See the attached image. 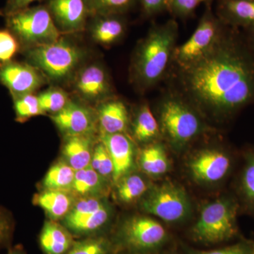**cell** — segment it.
Listing matches in <instances>:
<instances>
[{
    "label": "cell",
    "mask_w": 254,
    "mask_h": 254,
    "mask_svg": "<svg viewBox=\"0 0 254 254\" xmlns=\"http://www.w3.org/2000/svg\"><path fill=\"white\" fill-rule=\"evenodd\" d=\"M166 79L204 117L231 118L254 103V53L238 28L227 26L206 55L172 67Z\"/></svg>",
    "instance_id": "cell-1"
},
{
    "label": "cell",
    "mask_w": 254,
    "mask_h": 254,
    "mask_svg": "<svg viewBox=\"0 0 254 254\" xmlns=\"http://www.w3.org/2000/svg\"><path fill=\"white\" fill-rule=\"evenodd\" d=\"M179 25L175 18L153 24L133 51L129 79L140 93H145L166 79L177 46Z\"/></svg>",
    "instance_id": "cell-2"
},
{
    "label": "cell",
    "mask_w": 254,
    "mask_h": 254,
    "mask_svg": "<svg viewBox=\"0 0 254 254\" xmlns=\"http://www.w3.org/2000/svg\"><path fill=\"white\" fill-rule=\"evenodd\" d=\"M157 113L161 136L180 149L206 131L204 118L178 92L168 88L160 95Z\"/></svg>",
    "instance_id": "cell-3"
},
{
    "label": "cell",
    "mask_w": 254,
    "mask_h": 254,
    "mask_svg": "<svg viewBox=\"0 0 254 254\" xmlns=\"http://www.w3.org/2000/svg\"><path fill=\"white\" fill-rule=\"evenodd\" d=\"M24 50L28 63L56 82L67 81L73 76L84 56L79 47L62 37L53 43Z\"/></svg>",
    "instance_id": "cell-4"
},
{
    "label": "cell",
    "mask_w": 254,
    "mask_h": 254,
    "mask_svg": "<svg viewBox=\"0 0 254 254\" xmlns=\"http://www.w3.org/2000/svg\"><path fill=\"white\" fill-rule=\"evenodd\" d=\"M240 210L235 196L222 197L205 205L192 230L193 237L209 244L232 240L239 234L237 215Z\"/></svg>",
    "instance_id": "cell-5"
},
{
    "label": "cell",
    "mask_w": 254,
    "mask_h": 254,
    "mask_svg": "<svg viewBox=\"0 0 254 254\" xmlns=\"http://www.w3.org/2000/svg\"><path fill=\"white\" fill-rule=\"evenodd\" d=\"M6 26L25 48L53 43L61 37L46 5L26 8L6 16Z\"/></svg>",
    "instance_id": "cell-6"
},
{
    "label": "cell",
    "mask_w": 254,
    "mask_h": 254,
    "mask_svg": "<svg viewBox=\"0 0 254 254\" xmlns=\"http://www.w3.org/2000/svg\"><path fill=\"white\" fill-rule=\"evenodd\" d=\"M227 26L213 11L211 1L207 2L195 31L186 42L177 46L172 67H184L204 56L218 43Z\"/></svg>",
    "instance_id": "cell-7"
},
{
    "label": "cell",
    "mask_w": 254,
    "mask_h": 254,
    "mask_svg": "<svg viewBox=\"0 0 254 254\" xmlns=\"http://www.w3.org/2000/svg\"><path fill=\"white\" fill-rule=\"evenodd\" d=\"M141 207L147 213L168 222L183 220L190 210L185 190L171 183L163 184L150 190L142 200Z\"/></svg>",
    "instance_id": "cell-8"
},
{
    "label": "cell",
    "mask_w": 254,
    "mask_h": 254,
    "mask_svg": "<svg viewBox=\"0 0 254 254\" xmlns=\"http://www.w3.org/2000/svg\"><path fill=\"white\" fill-rule=\"evenodd\" d=\"M233 167V156L221 148H206L197 152L189 163L195 180L205 183L218 182L227 177Z\"/></svg>",
    "instance_id": "cell-9"
},
{
    "label": "cell",
    "mask_w": 254,
    "mask_h": 254,
    "mask_svg": "<svg viewBox=\"0 0 254 254\" xmlns=\"http://www.w3.org/2000/svg\"><path fill=\"white\" fill-rule=\"evenodd\" d=\"M0 83L15 97L34 93L46 83V78L29 63L9 61L0 63Z\"/></svg>",
    "instance_id": "cell-10"
},
{
    "label": "cell",
    "mask_w": 254,
    "mask_h": 254,
    "mask_svg": "<svg viewBox=\"0 0 254 254\" xmlns=\"http://www.w3.org/2000/svg\"><path fill=\"white\" fill-rule=\"evenodd\" d=\"M122 237L127 246L139 251L157 248L166 238V232L159 222L147 217H133L124 224Z\"/></svg>",
    "instance_id": "cell-11"
},
{
    "label": "cell",
    "mask_w": 254,
    "mask_h": 254,
    "mask_svg": "<svg viewBox=\"0 0 254 254\" xmlns=\"http://www.w3.org/2000/svg\"><path fill=\"white\" fill-rule=\"evenodd\" d=\"M74 86L82 99L91 103H100L115 97L109 75L99 64L81 68L76 75Z\"/></svg>",
    "instance_id": "cell-12"
},
{
    "label": "cell",
    "mask_w": 254,
    "mask_h": 254,
    "mask_svg": "<svg viewBox=\"0 0 254 254\" xmlns=\"http://www.w3.org/2000/svg\"><path fill=\"white\" fill-rule=\"evenodd\" d=\"M46 6L61 33L83 31L91 16L86 0H48Z\"/></svg>",
    "instance_id": "cell-13"
},
{
    "label": "cell",
    "mask_w": 254,
    "mask_h": 254,
    "mask_svg": "<svg viewBox=\"0 0 254 254\" xmlns=\"http://www.w3.org/2000/svg\"><path fill=\"white\" fill-rule=\"evenodd\" d=\"M51 118L66 136L91 134L94 130L95 119L91 110L71 100L61 111L52 115Z\"/></svg>",
    "instance_id": "cell-14"
},
{
    "label": "cell",
    "mask_w": 254,
    "mask_h": 254,
    "mask_svg": "<svg viewBox=\"0 0 254 254\" xmlns=\"http://www.w3.org/2000/svg\"><path fill=\"white\" fill-rule=\"evenodd\" d=\"M100 141L105 145L113 160V181L118 183L126 176L133 166L134 145L125 133L100 134Z\"/></svg>",
    "instance_id": "cell-15"
},
{
    "label": "cell",
    "mask_w": 254,
    "mask_h": 254,
    "mask_svg": "<svg viewBox=\"0 0 254 254\" xmlns=\"http://www.w3.org/2000/svg\"><path fill=\"white\" fill-rule=\"evenodd\" d=\"M88 21L92 38L96 43L105 46H112L125 36L127 21L125 15H93Z\"/></svg>",
    "instance_id": "cell-16"
},
{
    "label": "cell",
    "mask_w": 254,
    "mask_h": 254,
    "mask_svg": "<svg viewBox=\"0 0 254 254\" xmlns=\"http://www.w3.org/2000/svg\"><path fill=\"white\" fill-rule=\"evenodd\" d=\"M97 118L101 134L125 133L129 125L126 105L116 97L99 103Z\"/></svg>",
    "instance_id": "cell-17"
},
{
    "label": "cell",
    "mask_w": 254,
    "mask_h": 254,
    "mask_svg": "<svg viewBox=\"0 0 254 254\" xmlns=\"http://www.w3.org/2000/svg\"><path fill=\"white\" fill-rule=\"evenodd\" d=\"M215 14L227 26L248 29L254 26V0H219Z\"/></svg>",
    "instance_id": "cell-18"
},
{
    "label": "cell",
    "mask_w": 254,
    "mask_h": 254,
    "mask_svg": "<svg viewBox=\"0 0 254 254\" xmlns=\"http://www.w3.org/2000/svg\"><path fill=\"white\" fill-rule=\"evenodd\" d=\"M93 149L91 134L66 136L63 155L66 163L76 171L91 165Z\"/></svg>",
    "instance_id": "cell-19"
},
{
    "label": "cell",
    "mask_w": 254,
    "mask_h": 254,
    "mask_svg": "<svg viewBox=\"0 0 254 254\" xmlns=\"http://www.w3.org/2000/svg\"><path fill=\"white\" fill-rule=\"evenodd\" d=\"M40 243L46 254H66L74 242L67 229L54 220H50L44 224Z\"/></svg>",
    "instance_id": "cell-20"
},
{
    "label": "cell",
    "mask_w": 254,
    "mask_h": 254,
    "mask_svg": "<svg viewBox=\"0 0 254 254\" xmlns=\"http://www.w3.org/2000/svg\"><path fill=\"white\" fill-rule=\"evenodd\" d=\"M131 131L133 138L139 143L149 144L161 136L158 120L148 103L138 106L132 123Z\"/></svg>",
    "instance_id": "cell-21"
},
{
    "label": "cell",
    "mask_w": 254,
    "mask_h": 254,
    "mask_svg": "<svg viewBox=\"0 0 254 254\" xmlns=\"http://www.w3.org/2000/svg\"><path fill=\"white\" fill-rule=\"evenodd\" d=\"M69 191L45 190L34 198V203L45 210L51 220L64 218L69 213L73 203L72 195Z\"/></svg>",
    "instance_id": "cell-22"
},
{
    "label": "cell",
    "mask_w": 254,
    "mask_h": 254,
    "mask_svg": "<svg viewBox=\"0 0 254 254\" xmlns=\"http://www.w3.org/2000/svg\"><path fill=\"white\" fill-rule=\"evenodd\" d=\"M245 163L239 177L237 193L239 204L254 215V147L245 152Z\"/></svg>",
    "instance_id": "cell-23"
},
{
    "label": "cell",
    "mask_w": 254,
    "mask_h": 254,
    "mask_svg": "<svg viewBox=\"0 0 254 254\" xmlns=\"http://www.w3.org/2000/svg\"><path fill=\"white\" fill-rule=\"evenodd\" d=\"M138 162L141 170L152 176H160L166 173L170 167L165 147L158 141L147 144L141 150Z\"/></svg>",
    "instance_id": "cell-24"
},
{
    "label": "cell",
    "mask_w": 254,
    "mask_h": 254,
    "mask_svg": "<svg viewBox=\"0 0 254 254\" xmlns=\"http://www.w3.org/2000/svg\"><path fill=\"white\" fill-rule=\"evenodd\" d=\"M106 179L89 165L76 170L71 191L81 197H100L106 190Z\"/></svg>",
    "instance_id": "cell-25"
},
{
    "label": "cell",
    "mask_w": 254,
    "mask_h": 254,
    "mask_svg": "<svg viewBox=\"0 0 254 254\" xmlns=\"http://www.w3.org/2000/svg\"><path fill=\"white\" fill-rule=\"evenodd\" d=\"M75 173L66 162H60L53 165L48 170L44 180L43 187L46 190L71 191Z\"/></svg>",
    "instance_id": "cell-26"
},
{
    "label": "cell",
    "mask_w": 254,
    "mask_h": 254,
    "mask_svg": "<svg viewBox=\"0 0 254 254\" xmlns=\"http://www.w3.org/2000/svg\"><path fill=\"white\" fill-rule=\"evenodd\" d=\"M117 195L123 203H129L141 198L146 193L148 184L138 175L124 177L118 182Z\"/></svg>",
    "instance_id": "cell-27"
},
{
    "label": "cell",
    "mask_w": 254,
    "mask_h": 254,
    "mask_svg": "<svg viewBox=\"0 0 254 254\" xmlns=\"http://www.w3.org/2000/svg\"><path fill=\"white\" fill-rule=\"evenodd\" d=\"M86 1L91 16L125 15L138 3V0H86Z\"/></svg>",
    "instance_id": "cell-28"
},
{
    "label": "cell",
    "mask_w": 254,
    "mask_h": 254,
    "mask_svg": "<svg viewBox=\"0 0 254 254\" xmlns=\"http://www.w3.org/2000/svg\"><path fill=\"white\" fill-rule=\"evenodd\" d=\"M110 210L108 205L84 218L66 224V227L76 234L91 233L101 228L109 220Z\"/></svg>",
    "instance_id": "cell-29"
},
{
    "label": "cell",
    "mask_w": 254,
    "mask_h": 254,
    "mask_svg": "<svg viewBox=\"0 0 254 254\" xmlns=\"http://www.w3.org/2000/svg\"><path fill=\"white\" fill-rule=\"evenodd\" d=\"M16 120L18 123H24L30 118L43 115L38 95L33 93L13 97Z\"/></svg>",
    "instance_id": "cell-30"
},
{
    "label": "cell",
    "mask_w": 254,
    "mask_h": 254,
    "mask_svg": "<svg viewBox=\"0 0 254 254\" xmlns=\"http://www.w3.org/2000/svg\"><path fill=\"white\" fill-rule=\"evenodd\" d=\"M106 204L100 197H82L79 200L73 203L69 213L64 218V224L84 218L92 213L106 206Z\"/></svg>",
    "instance_id": "cell-31"
},
{
    "label": "cell",
    "mask_w": 254,
    "mask_h": 254,
    "mask_svg": "<svg viewBox=\"0 0 254 254\" xmlns=\"http://www.w3.org/2000/svg\"><path fill=\"white\" fill-rule=\"evenodd\" d=\"M38 98L44 113L53 115L61 111L70 101L67 93L58 88H51L42 92L38 95Z\"/></svg>",
    "instance_id": "cell-32"
},
{
    "label": "cell",
    "mask_w": 254,
    "mask_h": 254,
    "mask_svg": "<svg viewBox=\"0 0 254 254\" xmlns=\"http://www.w3.org/2000/svg\"><path fill=\"white\" fill-rule=\"evenodd\" d=\"M112 246L103 237H94L73 244L66 254H111Z\"/></svg>",
    "instance_id": "cell-33"
},
{
    "label": "cell",
    "mask_w": 254,
    "mask_h": 254,
    "mask_svg": "<svg viewBox=\"0 0 254 254\" xmlns=\"http://www.w3.org/2000/svg\"><path fill=\"white\" fill-rule=\"evenodd\" d=\"M91 166L95 171L106 180L110 177L113 178L114 172L113 160L106 147L101 141L95 145L93 149Z\"/></svg>",
    "instance_id": "cell-34"
},
{
    "label": "cell",
    "mask_w": 254,
    "mask_h": 254,
    "mask_svg": "<svg viewBox=\"0 0 254 254\" xmlns=\"http://www.w3.org/2000/svg\"><path fill=\"white\" fill-rule=\"evenodd\" d=\"M212 0H169L168 11L174 18L185 19L193 14L195 9L201 3Z\"/></svg>",
    "instance_id": "cell-35"
},
{
    "label": "cell",
    "mask_w": 254,
    "mask_h": 254,
    "mask_svg": "<svg viewBox=\"0 0 254 254\" xmlns=\"http://www.w3.org/2000/svg\"><path fill=\"white\" fill-rule=\"evenodd\" d=\"M19 48V41L9 29L0 30V63L11 61Z\"/></svg>",
    "instance_id": "cell-36"
},
{
    "label": "cell",
    "mask_w": 254,
    "mask_h": 254,
    "mask_svg": "<svg viewBox=\"0 0 254 254\" xmlns=\"http://www.w3.org/2000/svg\"><path fill=\"white\" fill-rule=\"evenodd\" d=\"M254 243L247 241H241L234 245L227 246L220 250L208 252H195L193 254H252Z\"/></svg>",
    "instance_id": "cell-37"
},
{
    "label": "cell",
    "mask_w": 254,
    "mask_h": 254,
    "mask_svg": "<svg viewBox=\"0 0 254 254\" xmlns=\"http://www.w3.org/2000/svg\"><path fill=\"white\" fill-rule=\"evenodd\" d=\"M169 0H138L142 14L145 18H151L168 11Z\"/></svg>",
    "instance_id": "cell-38"
},
{
    "label": "cell",
    "mask_w": 254,
    "mask_h": 254,
    "mask_svg": "<svg viewBox=\"0 0 254 254\" xmlns=\"http://www.w3.org/2000/svg\"><path fill=\"white\" fill-rule=\"evenodd\" d=\"M36 1L40 0H7L4 9L1 10V13L6 17L21 10L29 7L30 4Z\"/></svg>",
    "instance_id": "cell-39"
},
{
    "label": "cell",
    "mask_w": 254,
    "mask_h": 254,
    "mask_svg": "<svg viewBox=\"0 0 254 254\" xmlns=\"http://www.w3.org/2000/svg\"><path fill=\"white\" fill-rule=\"evenodd\" d=\"M11 230L12 226L9 218L4 211L0 209V248L9 242Z\"/></svg>",
    "instance_id": "cell-40"
},
{
    "label": "cell",
    "mask_w": 254,
    "mask_h": 254,
    "mask_svg": "<svg viewBox=\"0 0 254 254\" xmlns=\"http://www.w3.org/2000/svg\"><path fill=\"white\" fill-rule=\"evenodd\" d=\"M247 31V41L250 45V48L253 50L254 53V27L246 29Z\"/></svg>",
    "instance_id": "cell-41"
},
{
    "label": "cell",
    "mask_w": 254,
    "mask_h": 254,
    "mask_svg": "<svg viewBox=\"0 0 254 254\" xmlns=\"http://www.w3.org/2000/svg\"><path fill=\"white\" fill-rule=\"evenodd\" d=\"M7 254H26L23 252V251L21 250V248H18V247H16V248L13 249V250H11L8 252Z\"/></svg>",
    "instance_id": "cell-42"
},
{
    "label": "cell",
    "mask_w": 254,
    "mask_h": 254,
    "mask_svg": "<svg viewBox=\"0 0 254 254\" xmlns=\"http://www.w3.org/2000/svg\"><path fill=\"white\" fill-rule=\"evenodd\" d=\"M253 251H254V245H253Z\"/></svg>",
    "instance_id": "cell-43"
},
{
    "label": "cell",
    "mask_w": 254,
    "mask_h": 254,
    "mask_svg": "<svg viewBox=\"0 0 254 254\" xmlns=\"http://www.w3.org/2000/svg\"><path fill=\"white\" fill-rule=\"evenodd\" d=\"M252 254H254V251H253V253H252Z\"/></svg>",
    "instance_id": "cell-44"
}]
</instances>
